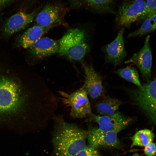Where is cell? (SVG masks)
Returning <instances> with one entry per match:
<instances>
[{"label":"cell","instance_id":"6da1fadb","mask_svg":"<svg viewBox=\"0 0 156 156\" xmlns=\"http://www.w3.org/2000/svg\"><path fill=\"white\" fill-rule=\"evenodd\" d=\"M51 93L46 83L37 81L26 86L16 78L0 73V121L22 114L31 124L46 116Z\"/></svg>","mask_w":156,"mask_h":156},{"label":"cell","instance_id":"7a4b0ae2","mask_svg":"<svg viewBox=\"0 0 156 156\" xmlns=\"http://www.w3.org/2000/svg\"><path fill=\"white\" fill-rule=\"evenodd\" d=\"M52 143L54 156H75L86 146L87 131L65 120L62 115L53 119Z\"/></svg>","mask_w":156,"mask_h":156},{"label":"cell","instance_id":"3957f363","mask_svg":"<svg viewBox=\"0 0 156 156\" xmlns=\"http://www.w3.org/2000/svg\"><path fill=\"white\" fill-rule=\"evenodd\" d=\"M88 34L82 29H69L59 41L58 53L71 60L81 61L91 49Z\"/></svg>","mask_w":156,"mask_h":156},{"label":"cell","instance_id":"277c9868","mask_svg":"<svg viewBox=\"0 0 156 156\" xmlns=\"http://www.w3.org/2000/svg\"><path fill=\"white\" fill-rule=\"evenodd\" d=\"M153 64V78L131 93L135 103L156 124V57Z\"/></svg>","mask_w":156,"mask_h":156},{"label":"cell","instance_id":"5b68a950","mask_svg":"<svg viewBox=\"0 0 156 156\" xmlns=\"http://www.w3.org/2000/svg\"><path fill=\"white\" fill-rule=\"evenodd\" d=\"M58 92L63 104L70 107V115L72 118L82 119L92 113L87 93L82 86L69 94L62 91Z\"/></svg>","mask_w":156,"mask_h":156},{"label":"cell","instance_id":"8992f818","mask_svg":"<svg viewBox=\"0 0 156 156\" xmlns=\"http://www.w3.org/2000/svg\"><path fill=\"white\" fill-rule=\"evenodd\" d=\"M146 2L144 0H130L123 2L116 14V23L118 25L129 27L131 24L139 20L144 13Z\"/></svg>","mask_w":156,"mask_h":156},{"label":"cell","instance_id":"52a82bcc","mask_svg":"<svg viewBox=\"0 0 156 156\" xmlns=\"http://www.w3.org/2000/svg\"><path fill=\"white\" fill-rule=\"evenodd\" d=\"M150 36L148 35L145 38L144 44L141 49L134 53L126 64H133L139 69L143 79L149 81L152 76L153 58L151 49L150 44Z\"/></svg>","mask_w":156,"mask_h":156},{"label":"cell","instance_id":"ba28073f","mask_svg":"<svg viewBox=\"0 0 156 156\" xmlns=\"http://www.w3.org/2000/svg\"><path fill=\"white\" fill-rule=\"evenodd\" d=\"M86 120L97 123L101 130L118 133L128 125L131 119L117 111L114 114L107 116L96 115L92 113L87 117Z\"/></svg>","mask_w":156,"mask_h":156},{"label":"cell","instance_id":"9c48e42d","mask_svg":"<svg viewBox=\"0 0 156 156\" xmlns=\"http://www.w3.org/2000/svg\"><path fill=\"white\" fill-rule=\"evenodd\" d=\"M67 9L58 4H49L45 6L36 16V24L45 27L65 25L64 17Z\"/></svg>","mask_w":156,"mask_h":156},{"label":"cell","instance_id":"30bf717a","mask_svg":"<svg viewBox=\"0 0 156 156\" xmlns=\"http://www.w3.org/2000/svg\"><path fill=\"white\" fill-rule=\"evenodd\" d=\"M124 31V27H122L114 40L103 47L106 63L117 66L122 63L126 56L123 37Z\"/></svg>","mask_w":156,"mask_h":156},{"label":"cell","instance_id":"8fae6325","mask_svg":"<svg viewBox=\"0 0 156 156\" xmlns=\"http://www.w3.org/2000/svg\"><path fill=\"white\" fill-rule=\"evenodd\" d=\"M81 61L85 74L84 81L82 87L91 98H97L104 93L102 77L91 64H87L83 60Z\"/></svg>","mask_w":156,"mask_h":156},{"label":"cell","instance_id":"7c38bea8","mask_svg":"<svg viewBox=\"0 0 156 156\" xmlns=\"http://www.w3.org/2000/svg\"><path fill=\"white\" fill-rule=\"evenodd\" d=\"M87 132L89 146L96 148L100 147H118L119 141L118 133L114 131H104L98 128L89 129Z\"/></svg>","mask_w":156,"mask_h":156},{"label":"cell","instance_id":"4fadbf2b","mask_svg":"<svg viewBox=\"0 0 156 156\" xmlns=\"http://www.w3.org/2000/svg\"><path fill=\"white\" fill-rule=\"evenodd\" d=\"M38 10L30 13L20 11L10 17L6 21L4 32L10 36L23 29L31 23L37 14Z\"/></svg>","mask_w":156,"mask_h":156},{"label":"cell","instance_id":"5bb4252c","mask_svg":"<svg viewBox=\"0 0 156 156\" xmlns=\"http://www.w3.org/2000/svg\"><path fill=\"white\" fill-rule=\"evenodd\" d=\"M59 48V41L43 37L38 40L29 49L36 58L40 59L58 53Z\"/></svg>","mask_w":156,"mask_h":156},{"label":"cell","instance_id":"9a60e30c","mask_svg":"<svg viewBox=\"0 0 156 156\" xmlns=\"http://www.w3.org/2000/svg\"><path fill=\"white\" fill-rule=\"evenodd\" d=\"M77 6L99 13L114 12L116 0H74Z\"/></svg>","mask_w":156,"mask_h":156},{"label":"cell","instance_id":"2e32d148","mask_svg":"<svg viewBox=\"0 0 156 156\" xmlns=\"http://www.w3.org/2000/svg\"><path fill=\"white\" fill-rule=\"evenodd\" d=\"M52 28L44 27L36 24L29 28L20 37V45L25 49L29 48Z\"/></svg>","mask_w":156,"mask_h":156},{"label":"cell","instance_id":"e0dca14e","mask_svg":"<svg viewBox=\"0 0 156 156\" xmlns=\"http://www.w3.org/2000/svg\"><path fill=\"white\" fill-rule=\"evenodd\" d=\"M122 104L119 99L108 97L98 102L95 105V108L99 115H110L118 111Z\"/></svg>","mask_w":156,"mask_h":156},{"label":"cell","instance_id":"ac0fdd59","mask_svg":"<svg viewBox=\"0 0 156 156\" xmlns=\"http://www.w3.org/2000/svg\"><path fill=\"white\" fill-rule=\"evenodd\" d=\"M155 135L151 130L147 129L140 130L132 137V146H137L145 147L152 142Z\"/></svg>","mask_w":156,"mask_h":156},{"label":"cell","instance_id":"d6986e66","mask_svg":"<svg viewBox=\"0 0 156 156\" xmlns=\"http://www.w3.org/2000/svg\"><path fill=\"white\" fill-rule=\"evenodd\" d=\"M156 30V16L144 21L141 27L136 30L129 34V38L141 36Z\"/></svg>","mask_w":156,"mask_h":156},{"label":"cell","instance_id":"ffe728a7","mask_svg":"<svg viewBox=\"0 0 156 156\" xmlns=\"http://www.w3.org/2000/svg\"><path fill=\"white\" fill-rule=\"evenodd\" d=\"M115 73L124 79L139 87L142 86L137 69L132 67H127L118 70Z\"/></svg>","mask_w":156,"mask_h":156},{"label":"cell","instance_id":"44dd1931","mask_svg":"<svg viewBox=\"0 0 156 156\" xmlns=\"http://www.w3.org/2000/svg\"><path fill=\"white\" fill-rule=\"evenodd\" d=\"M145 2V12L139 20L142 22L148 18L156 16V0H146Z\"/></svg>","mask_w":156,"mask_h":156},{"label":"cell","instance_id":"7402d4cb","mask_svg":"<svg viewBox=\"0 0 156 156\" xmlns=\"http://www.w3.org/2000/svg\"><path fill=\"white\" fill-rule=\"evenodd\" d=\"M75 156H101L99 151L96 148L90 146L79 151Z\"/></svg>","mask_w":156,"mask_h":156},{"label":"cell","instance_id":"603a6c76","mask_svg":"<svg viewBox=\"0 0 156 156\" xmlns=\"http://www.w3.org/2000/svg\"><path fill=\"white\" fill-rule=\"evenodd\" d=\"M144 152L147 156H154L156 155V144L151 142L145 147Z\"/></svg>","mask_w":156,"mask_h":156},{"label":"cell","instance_id":"cb8c5ba5","mask_svg":"<svg viewBox=\"0 0 156 156\" xmlns=\"http://www.w3.org/2000/svg\"><path fill=\"white\" fill-rule=\"evenodd\" d=\"M11 0H0V9L4 7Z\"/></svg>","mask_w":156,"mask_h":156},{"label":"cell","instance_id":"d4e9b609","mask_svg":"<svg viewBox=\"0 0 156 156\" xmlns=\"http://www.w3.org/2000/svg\"><path fill=\"white\" fill-rule=\"evenodd\" d=\"M132 156H139V155L137 153H135Z\"/></svg>","mask_w":156,"mask_h":156}]
</instances>
